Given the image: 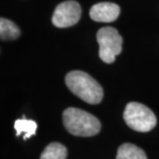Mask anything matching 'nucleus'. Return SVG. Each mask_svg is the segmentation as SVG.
<instances>
[{"label": "nucleus", "instance_id": "nucleus-1", "mask_svg": "<svg viewBox=\"0 0 159 159\" xmlns=\"http://www.w3.org/2000/svg\"><path fill=\"white\" fill-rule=\"evenodd\" d=\"M66 84L72 93L88 103L97 104L103 97L101 85L85 72L73 71L68 73L66 76Z\"/></svg>", "mask_w": 159, "mask_h": 159}, {"label": "nucleus", "instance_id": "nucleus-2", "mask_svg": "<svg viewBox=\"0 0 159 159\" xmlns=\"http://www.w3.org/2000/svg\"><path fill=\"white\" fill-rule=\"evenodd\" d=\"M63 123L66 129L75 136H94L101 129V123L97 118L77 108H67L64 111Z\"/></svg>", "mask_w": 159, "mask_h": 159}, {"label": "nucleus", "instance_id": "nucleus-3", "mask_svg": "<svg viewBox=\"0 0 159 159\" xmlns=\"http://www.w3.org/2000/svg\"><path fill=\"white\" fill-rule=\"evenodd\" d=\"M123 116L126 125L137 132L146 133L157 125V118L153 111L140 102H128Z\"/></svg>", "mask_w": 159, "mask_h": 159}, {"label": "nucleus", "instance_id": "nucleus-4", "mask_svg": "<svg viewBox=\"0 0 159 159\" xmlns=\"http://www.w3.org/2000/svg\"><path fill=\"white\" fill-rule=\"evenodd\" d=\"M99 44V57L104 63L111 64L115 61L116 56L122 51L123 39L118 30L111 27L99 29L97 34Z\"/></svg>", "mask_w": 159, "mask_h": 159}, {"label": "nucleus", "instance_id": "nucleus-5", "mask_svg": "<svg viewBox=\"0 0 159 159\" xmlns=\"http://www.w3.org/2000/svg\"><path fill=\"white\" fill-rule=\"evenodd\" d=\"M81 8L78 2L69 0L60 3L52 16V23L57 28H68L75 25L80 19Z\"/></svg>", "mask_w": 159, "mask_h": 159}, {"label": "nucleus", "instance_id": "nucleus-6", "mask_svg": "<svg viewBox=\"0 0 159 159\" xmlns=\"http://www.w3.org/2000/svg\"><path fill=\"white\" fill-rule=\"evenodd\" d=\"M120 13L118 5L111 2H102L91 7L89 15L97 22H112L116 20Z\"/></svg>", "mask_w": 159, "mask_h": 159}, {"label": "nucleus", "instance_id": "nucleus-7", "mask_svg": "<svg viewBox=\"0 0 159 159\" xmlns=\"http://www.w3.org/2000/svg\"><path fill=\"white\" fill-rule=\"evenodd\" d=\"M116 159H147V156L142 148L131 143H125L118 149Z\"/></svg>", "mask_w": 159, "mask_h": 159}, {"label": "nucleus", "instance_id": "nucleus-8", "mask_svg": "<svg viewBox=\"0 0 159 159\" xmlns=\"http://www.w3.org/2000/svg\"><path fill=\"white\" fill-rule=\"evenodd\" d=\"M20 29L15 23L11 20L1 18L0 20V36L3 41H10V40L17 39L20 36Z\"/></svg>", "mask_w": 159, "mask_h": 159}, {"label": "nucleus", "instance_id": "nucleus-9", "mask_svg": "<svg viewBox=\"0 0 159 159\" xmlns=\"http://www.w3.org/2000/svg\"><path fill=\"white\" fill-rule=\"evenodd\" d=\"M66 148L58 142H52L44 148L40 159H66Z\"/></svg>", "mask_w": 159, "mask_h": 159}, {"label": "nucleus", "instance_id": "nucleus-10", "mask_svg": "<svg viewBox=\"0 0 159 159\" xmlns=\"http://www.w3.org/2000/svg\"><path fill=\"white\" fill-rule=\"evenodd\" d=\"M14 128L16 130L17 136L20 135L21 134H24V139H28L35 134L37 124L34 120H29L26 119H18L15 121Z\"/></svg>", "mask_w": 159, "mask_h": 159}]
</instances>
